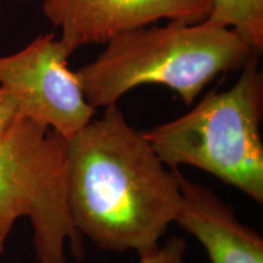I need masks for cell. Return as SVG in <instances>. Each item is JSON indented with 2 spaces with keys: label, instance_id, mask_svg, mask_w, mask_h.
Listing matches in <instances>:
<instances>
[{
  "label": "cell",
  "instance_id": "7a4b0ae2",
  "mask_svg": "<svg viewBox=\"0 0 263 263\" xmlns=\"http://www.w3.org/2000/svg\"><path fill=\"white\" fill-rule=\"evenodd\" d=\"M252 52L232 28L207 21H168L115 35L95 60L74 73L95 108L117 104L128 91L145 84L164 85L192 105L217 76L241 70Z\"/></svg>",
  "mask_w": 263,
  "mask_h": 263
},
{
  "label": "cell",
  "instance_id": "8992f818",
  "mask_svg": "<svg viewBox=\"0 0 263 263\" xmlns=\"http://www.w3.org/2000/svg\"><path fill=\"white\" fill-rule=\"evenodd\" d=\"M213 0H44L43 11L72 54L159 20L185 24L209 17Z\"/></svg>",
  "mask_w": 263,
  "mask_h": 263
},
{
  "label": "cell",
  "instance_id": "30bf717a",
  "mask_svg": "<svg viewBox=\"0 0 263 263\" xmlns=\"http://www.w3.org/2000/svg\"><path fill=\"white\" fill-rule=\"evenodd\" d=\"M24 116L17 98L4 87H0V134L4 133L18 117Z\"/></svg>",
  "mask_w": 263,
  "mask_h": 263
},
{
  "label": "cell",
  "instance_id": "52a82bcc",
  "mask_svg": "<svg viewBox=\"0 0 263 263\" xmlns=\"http://www.w3.org/2000/svg\"><path fill=\"white\" fill-rule=\"evenodd\" d=\"M182 206L176 222L203 246L210 263H263L262 236L202 184L179 172Z\"/></svg>",
  "mask_w": 263,
  "mask_h": 263
},
{
  "label": "cell",
  "instance_id": "3957f363",
  "mask_svg": "<svg viewBox=\"0 0 263 263\" xmlns=\"http://www.w3.org/2000/svg\"><path fill=\"white\" fill-rule=\"evenodd\" d=\"M257 52L239 80L207 93L182 116L144 130L167 167L193 166L263 202V74Z\"/></svg>",
  "mask_w": 263,
  "mask_h": 263
},
{
  "label": "cell",
  "instance_id": "ba28073f",
  "mask_svg": "<svg viewBox=\"0 0 263 263\" xmlns=\"http://www.w3.org/2000/svg\"><path fill=\"white\" fill-rule=\"evenodd\" d=\"M205 21L234 29L256 52L263 50V0H213Z\"/></svg>",
  "mask_w": 263,
  "mask_h": 263
},
{
  "label": "cell",
  "instance_id": "277c9868",
  "mask_svg": "<svg viewBox=\"0 0 263 263\" xmlns=\"http://www.w3.org/2000/svg\"><path fill=\"white\" fill-rule=\"evenodd\" d=\"M28 217L38 263H67L65 246L78 262L83 236L67 202V140L21 116L0 134V257L15 222Z\"/></svg>",
  "mask_w": 263,
  "mask_h": 263
},
{
  "label": "cell",
  "instance_id": "6da1fadb",
  "mask_svg": "<svg viewBox=\"0 0 263 263\" xmlns=\"http://www.w3.org/2000/svg\"><path fill=\"white\" fill-rule=\"evenodd\" d=\"M67 140V202L83 238L105 251L146 254L182 206L179 170L162 162L117 104Z\"/></svg>",
  "mask_w": 263,
  "mask_h": 263
},
{
  "label": "cell",
  "instance_id": "9c48e42d",
  "mask_svg": "<svg viewBox=\"0 0 263 263\" xmlns=\"http://www.w3.org/2000/svg\"><path fill=\"white\" fill-rule=\"evenodd\" d=\"M185 241L173 236L146 254L139 255V263H186Z\"/></svg>",
  "mask_w": 263,
  "mask_h": 263
},
{
  "label": "cell",
  "instance_id": "5b68a950",
  "mask_svg": "<svg viewBox=\"0 0 263 263\" xmlns=\"http://www.w3.org/2000/svg\"><path fill=\"white\" fill-rule=\"evenodd\" d=\"M71 52L54 34H42L21 51L0 58V84L17 98L24 116L68 140L95 116L74 71Z\"/></svg>",
  "mask_w": 263,
  "mask_h": 263
}]
</instances>
